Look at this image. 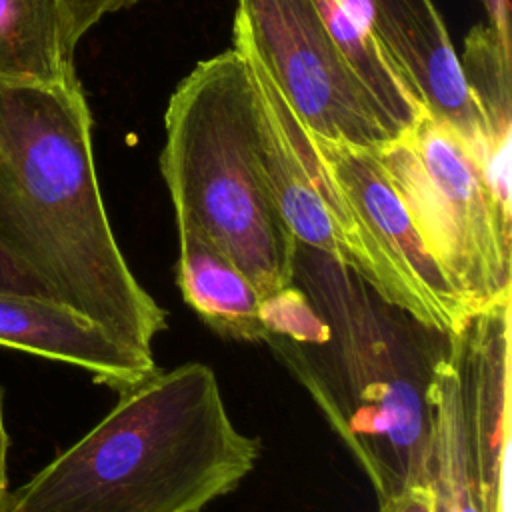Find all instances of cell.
Here are the masks:
<instances>
[{
    "instance_id": "cell-12",
    "label": "cell",
    "mask_w": 512,
    "mask_h": 512,
    "mask_svg": "<svg viewBox=\"0 0 512 512\" xmlns=\"http://www.w3.org/2000/svg\"><path fill=\"white\" fill-rule=\"evenodd\" d=\"M428 488L434 512H482L480 462L460 334L430 386Z\"/></svg>"
},
{
    "instance_id": "cell-21",
    "label": "cell",
    "mask_w": 512,
    "mask_h": 512,
    "mask_svg": "<svg viewBox=\"0 0 512 512\" xmlns=\"http://www.w3.org/2000/svg\"><path fill=\"white\" fill-rule=\"evenodd\" d=\"M8 448L10 438L4 422V392L0 388V512H6L10 500V486H8Z\"/></svg>"
},
{
    "instance_id": "cell-18",
    "label": "cell",
    "mask_w": 512,
    "mask_h": 512,
    "mask_svg": "<svg viewBox=\"0 0 512 512\" xmlns=\"http://www.w3.org/2000/svg\"><path fill=\"white\" fill-rule=\"evenodd\" d=\"M140 0H58L68 44L76 48L80 38L104 16L126 10Z\"/></svg>"
},
{
    "instance_id": "cell-16",
    "label": "cell",
    "mask_w": 512,
    "mask_h": 512,
    "mask_svg": "<svg viewBox=\"0 0 512 512\" xmlns=\"http://www.w3.org/2000/svg\"><path fill=\"white\" fill-rule=\"evenodd\" d=\"M76 76L58 0H0V80L56 84Z\"/></svg>"
},
{
    "instance_id": "cell-4",
    "label": "cell",
    "mask_w": 512,
    "mask_h": 512,
    "mask_svg": "<svg viewBox=\"0 0 512 512\" xmlns=\"http://www.w3.org/2000/svg\"><path fill=\"white\" fill-rule=\"evenodd\" d=\"M160 170L174 212L188 216L252 282L260 298L292 284L298 242L268 184L258 104L234 48L198 62L172 92Z\"/></svg>"
},
{
    "instance_id": "cell-8",
    "label": "cell",
    "mask_w": 512,
    "mask_h": 512,
    "mask_svg": "<svg viewBox=\"0 0 512 512\" xmlns=\"http://www.w3.org/2000/svg\"><path fill=\"white\" fill-rule=\"evenodd\" d=\"M338 190L386 256L412 288L438 330L460 334L472 320L424 252L414 224L374 148L312 136Z\"/></svg>"
},
{
    "instance_id": "cell-11",
    "label": "cell",
    "mask_w": 512,
    "mask_h": 512,
    "mask_svg": "<svg viewBox=\"0 0 512 512\" xmlns=\"http://www.w3.org/2000/svg\"><path fill=\"white\" fill-rule=\"evenodd\" d=\"M480 462L482 512H510V300L460 332Z\"/></svg>"
},
{
    "instance_id": "cell-22",
    "label": "cell",
    "mask_w": 512,
    "mask_h": 512,
    "mask_svg": "<svg viewBox=\"0 0 512 512\" xmlns=\"http://www.w3.org/2000/svg\"><path fill=\"white\" fill-rule=\"evenodd\" d=\"M378 512H390L388 502H380V504H378Z\"/></svg>"
},
{
    "instance_id": "cell-10",
    "label": "cell",
    "mask_w": 512,
    "mask_h": 512,
    "mask_svg": "<svg viewBox=\"0 0 512 512\" xmlns=\"http://www.w3.org/2000/svg\"><path fill=\"white\" fill-rule=\"evenodd\" d=\"M0 346L90 372L96 384L122 392L156 370L146 356L76 310L38 296L0 292Z\"/></svg>"
},
{
    "instance_id": "cell-2",
    "label": "cell",
    "mask_w": 512,
    "mask_h": 512,
    "mask_svg": "<svg viewBox=\"0 0 512 512\" xmlns=\"http://www.w3.org/2000/svg\"><path fill=\"white\" fill-rule=\"evenodd\" d=\"M0 192L14 238L52 298L152 356L168 312L116 242L78 76L56 84L0 80Z\"/></svg>"
},
{
    "instance_id": "cell-15",
    "label": "cell",
    "mask_w": 512,
    "mask_h": 512,
    "mask_svg": "<svg viewBox=\"0 0 512 512\" xmlns=\"http://www.w3.org/2000/svg\"><path fill=\"white\" fill-rule=\"evenodd\" d=\"M460 70L482 130L480 166L498 204L512 212L510 200V114L512 50L504 48L490 26H474L464 42Z\"/></svg>"
},
{
    "instance_id": "cell-14",
    "label": "cell",
    "mask_w": 512,
    "mask_h": 512,
    "mask_svg": "<svg viewBox=\"0 0 512 512\" xmlns=\"http://www.w3.org/2000/svg\"><path fill=\"white\" fill-rule=\"evenodd\" d=\"M328 34L392 138L426 110L356 0H316Z\"/></svg>"
},
{
    "instance_id": "cell-17",
    "label": "cell",
    "mask_w": 512,
    "mask_h": 512,
    "mask_svg": "<svg viewBox=\"0 0 512 512\" xmlns=\"http://www.w3.org/2000/svg\"><path fill=\"white\" fill-rule=\"evenodd\" d=\"M0 292L54 300L48 286L32 268V264L26 260V256L22 254L14 238L2 192H0Z\"/></svg>"
},
{
    "instance_id": "cell-20",
    "label": "cell",
    "mask_w": 512,
    "mask_h": 512,
    "mask_svg": "<svg viewBox=\"0 0 512 512\" xmlns=\"http://www.w3.org/2000/svg\"><path fill=\"white\" fill-rule=\"evenodd\" d=\"M486 12V24L496 34L500 44L512 50L510 44V2L508 0H480Z\"/></svg>"
},
{
    "instance_id": "cell-3",
    "label": "cell",
    "mask_w": 512,
    "mask_h": 512,
    "mask_svg": "<svg viewBox=\"0 0 512 512\" xmlns=\"http://www.w3.org/2000/svg\"><path fill=\"white\" fill-rule=\"evenodd\" d=\"M260 440L230 418L214 370H154L10 492L6 512H204L254 470Z\"/></svg>"
},
{
    "instance_id": "cell-19",
    "label": "cell",
    "mask_w": 512,
    "mask_h": 512,
    "mask_svg": "<svg viewBox=\"0 0 512 512\" xmlns=\"http://www.w3.org/2000/svg\"><path fill=\"white\" fill-rule=\"evenodd\" d=\"M384 502H388L390 512H434L432 492L428 486H410Z\"/></svg>"
},
{
    "instance_id": "cell-13",
    "label": "cell",
    "mask_w": 512,
    "mask_h": 512,
    "mask_svg": "<svg viewBox=\"0 0 512 512\" xmlns=\"http://www.w3.org/2000/svg\"><path fill=\"white\" fill-rule=\"evenodd\" d=\"M178 230V286L184 302L218 336L264 344L260 294L246 274L184 214L174 212Z\"/></svg>"
},
{
    "instance_id": "cell-5",
    "label": "cell",
    "mask_w": 512,
    "mask_h": 512,
    "mask_svg": "<svg viewBox=\"0 0 512 512\" xmlns=\"http://www.w3.org/2000/svg\"><path fill=\"white\" fill-rule=\"evenodd\" d=\"M374 150L424 252L470 316L510 300L512 212L498 204L466 140L424 110Z\"/></svg>"
},
{
    "instance_id": "cell-1",
    "label": "cell",
    "mask_w": 512,
    "mask_h": 512,
    "mask_svg": "<svg viewBox=\"0 0 512 512\" xmlns=\"http://www.w3.org/2000/svg\"><path fill=\"white\" fill-rule=\"evenodd\" d=\"M292 282L312 304L272 350L368 476L378 502L428 486L430 386L456 334L380 296L358 272L298 244Z\"/></svg>"
},
{
    "instance_id": "cell-6",
    "label": "cell",
    "mask_w": 512,
    "mask_h": 512,
    "mask_svg": "<svg viewBox=\"0 0 512 512\" xmlns=\"http://www.w3.org/2000/svg\"><path fill=\"white\" fill-rule=\"evenodd\" d=\"M232 46L246 60L254 82L260 160L278 210L296 242L352 268L388 302L436 328L422 300L390 266L352 212L312 134L260 60L246 46L238 42Z\"/></svg>"
},
{
    "instance_id": "cell-9",
    "label": "cell",
    "mask_w": 512,
    "mask_h": 512,
    "mask_svg": "<svg viewBox=\"0 0 512 512\" xmlns=\"http://www.w3.org/2000/svg\"><path fill=\"white\" fill-rule=\"evenodd\" d=\"M424 108L482 158V130L448 28L432 0H356Z\"/></svg>"
},
{
    "instance_id": "cell-7",
    "label": "cell",
    "mask_w": 512,
    "mask_h": 512,
    "mask_svg": "<svg viewBox=\"0 0 512 512\" xmlns=\"http://www.w3.org/2000/svg\"><path fill=\"white\" fill-rule=\"evenodd\" d=\"M232 42L260 60L312 136L366 148L394 140L342 62L316 0H236Z\"/></svg>"
}]
</instances>
